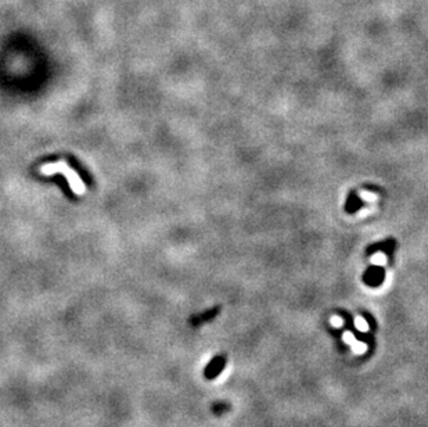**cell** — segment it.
I'll return each instance as SVG.
<instances>
[{
    "mask_svg": "<svg viewBox=\"0 0 428 427\" xmlns=\"http://www.w3.org/2000/svg\"><path fill=\"white\" fill-rule=\"evenodd\" d=\"M355 326H356V329H359L360 331L369 330V325H367V322H366L362 316H357V318L355 319Z\"/></svg>",
    "mask_w": 428,
    "mask_h": 427,
    "instance_id": "obj_4",
    "label": "cell"
},
{
    "mask_svg": "<svg viewBox=\"0 0 428 427\" xmlns=\"http://www.w3.org/2000/svg\"><path fill=\"white\" fill-rule=\"evenodd\" d=\"M369 212H370V210H363V211H360V215H367Z\"/></svg>",
    "mask_w": 428,
    "mask_h": 427,
    "instance_id": "obj_8",
    "label": "cell"
},
{
    "mask_svg": "<svg viewBox=\"0 0 428 427\" xmlns=\"http://www.w3.org/2000/svg\"><path fill=\"white\" fill-rule=\"evenodd\" d=\"M330 323H331L334 327H341V326L344 325V319L339 318L337 315H334V316H331V319H330Z\"/></svg>",
    "mask_w": 428,
    "mask_h": 427,
    "instance_id": "obj_5",
    "label": "cell"
},
{
    "mask_svg": "<svg viewBox=\"0 0 428 427\" xmlns=\"http://www.w3.org/2000/svg\"><path fill=\"white\" fill-rule=\"evenodd\" d=\"M388 258L384 253H377L371 257V264L373 265H386Z\"/></svg>",
    "mask_w": 428,
    "mask_h": 427,
    "instance_id": "obj_2",
    "label": "cell"
},
{
    "mask_svg": "<svg viewBox=\"0 0 428 427\" xmlns=\"http://www.w3.org/2000/svg\"><path fill=\"white\" fill-rule=\"evenodd\" d=\"M57 172L66 175L67 181H68V183H70V186H71L72 189V192L75 193V194H78V196H82V194L86 193V186H85V183L82 182V179H81L79 174H78L77 171H74V169L68 165V163L64 161V160H61V161H59V163L46 164V165L41 167V174L43 175H48L49 176V175L57 174Z\"/></svg>",
    "mask_w": 428,
    "mask_h": 427,
    "instance_id": "obj_1",
    "label": "cell"
},
{
    "mask_svg": "<svg viewBox=\"0 0 428 427\" xmlns=\"http://www.w3.org/2000/svg\"><path fill=\"white\" fill-rule=\"evenodd\" d=\"M352 348H353V351H355L356 354H362V352L366 351V345H364L363 343H357V341H355V343L352 344Z\"/></svg>",
    "mask_w": 428,
    "mask_h": 427,
    "instance_id": "obj_6",
    "label": "cell"
},
{
    "mask_svg": "<svg viewBox=\"0 0 428 427\" xmlns=\"http://www.w3.org/2000/svg\"><path fill=\"white\" fill-rule=\"evenodd\" d=\"M359 197L363 200V201H367V203H374V201H377V199H378V196L377 194H374V193H370V192H359Z\"/></svg>",
    "mask_w": 428,
    "mask_h": 427,
    "instance_id": "obj_3",
    "label": "cell"
},
{
    "mask_svg": "<svg viewBox=\"0 0 428 427\" xmlns=\"http://www.w3.org/2000/svg\"><path fill=\"white\" fill-rule=\"evenodd\" d=\"M344 341H345V343L351 344V345H352V344L355 343L356 340H355V337L352 336L349 331H346V333H345V334H344Z\"/></svg>",
    "mask_w": 428,
    "mask_h": 427,
    "instance_id": "obj_7",
    "label": "cell"
}]
</instances>
